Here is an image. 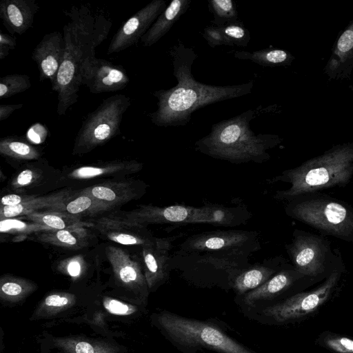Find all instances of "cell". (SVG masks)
Returning a JSON list of instances; mask_svg holds the SVG:
<instances>
[{"label": "cell", "mask_w": 353, "mask_h": 353, "mask_svg": "<svg viewBox=\"0 0 353 353\" xmlns=\"http://www.w3.org/2000/svg\"><path fill=\"white\" fill-rule=\"evenodd\" d=\"M104 306L109 312L116 314H124L129 310L128 305L114 299L105 302Z\"/></svg>", "instance_id": "obj_41"}, {"label": "cell", "mask_w": 353, "mask_h": 353, "mask_svg": "<svg viewBox=\"0 0 353 353\" xmlns=\"http://www.w3.org/2000/svg\"><path fill=\"white\" fill-rule=\"evenodd\" d=\"M65 49L63 34L48 33L34 48L32 58L37 63L39 79H48L52 84L63 61Z\"/></svg>", "instance_id": "obj_17"}, {"label": "cell", "mask_w": 353, "mask_h": 353, "mask_svg": "<svg viewBox=\"0 0 353 353\" xmlns=\"http://www.w3.org/2000/svg\"><path fill=\"white\" fill-rule=\"evenodd\" d=\"M76 353H94L92 346L87 342H79L75 347Z\"/></svg>", "instance_id": "obj_44"}, {"label": "cell", "mask_w": 353, "mask_h": 353, "mask_svg": "<svg viewBox=\"0 0 353 353\" xmlns=\"http://www.w3.org/2000/svg\"><path fill=\"white\" fill-rule=\"evenodd\" d=\"M71 21L65 25V54L52 90L58 94L57 113L65 114L77 102L81 85L80 68L85 57L107 37L111 23L104 16L94 15L84 6L74 8L68 13Z\"/></svg>", "instance_id": "obj_2"}, {"label": "cell", "mask_w": 353, "mask_h": 353, "mask_svg": "<svg viewBox=\"0 0 353 353\" xmlns=\"http://www.w3.org/2000/svg\"><path fill=\"white\" fill-rule=\"evenodd\" d=\"M315 343L334 353H353V339L330 331L321 332Z\"/></svg>", "instance_id": "obj_32"}, {"label": "cell", "mask_w": 353, "mask_h": 353, "mask_svg": "<svg viewBox=\"0 0 353 353\" xmlns=\"http://www.w3.org/2000/svg\"><path fill=\"white\" fill-rule=\"evenodd\" d=\"M1 291L9 296H17L22 292V285L14 281H6L1 287Z\"/></svg>", "instance_id": "obj_40"}, {"label": "cell", "mask_w": 353, "mask_h": 353, "mask_svg": "<svg viewBox=\"0 0 353 353\" xmlns=\"http://www.w3.org/2000/svg\"><path fill=\"white\" fill-rule=\"evenodd\" d=\"M80 78L81 85H85L92 94L121 90L130 81L122 66L97 58L95 52L88 54L83 61Z\"/></svg>", "instance_id": "obj_11"}, {"label": "cell", "mask_w": 353, "mask_h": 353, "mask_svg": "<svg viewBox=\"0 0 353 353\" xmlns=\"http://www.w3.org/2000/svg\"><path fill=\"white\" fill-rule=\"evenodd\" d=\"M141 168V164L135 161H114L100 165H87L74 169L69 177L75 179H89L97 176L134 172Z\"/></svg>", "instance_id": "obj_27"}, {"label": "cell", "mask_w": 353, "mask_h": 353, "mask_svg": "<svg viewBox=\"0 0 353 353\" xmlns=\"http://www.w3.org/2000/svg\"><path fill=\"white\" fill-rule=\"evenodd\" d=\"M164 0H152L123 23L112 37L107 50L110 54L135 45L166 8Z\"/></svg>", "instance_id": "obj_13"}, {"label": "cell", "mask_w": 353, "mask_h": 353, "mask_svg": "<svg viewBox=\"0 0 353 353\" xmlns=\"http://www.w3.org/2000/svg\"><path fill=\"white\" fill-rule=\"evenodd\" d=\"M349 88L352 92V94L353 96V83L349 86Z\"/></svg>", "instance_id": "obj_45"}, {"label": "cell", "mask_w": 353, "mask_h": 353, "mask_svg": "<svg viewBox=\"0 0 353 353\" xmlns=\"http://www.w3.org/2000/svg\"><path fill=\"white\" fill-rule=\"evenodd\" d=\"M208 204L201 207L173 205L165 207L141 205L124 214V216L140 225L208 223Z\"/></svg>", "instance_id": "obj_12"}, {"label": "cell", "mask_w": 353, "mask_h": 353, "mask_svg": "<svg viewBox=\"0 0 353 353\" xmlns=\"http://www.w3.org/2000/svg\"><path fill=\"white\" fill-rule=\"evenodd\" d=\"M63 265H65V269L68 273L71 276L75 277L79 276L81 273L83 262L80 258L74 257L66 261Z\"/></svg>", "instance_id": "obj_39"}, {"label": "cell", "mask_w": 353, "mask_h": 353, "mask_svg": "<svg viewBox=\"0 0 353 353\" xmlns=\"http://www.w3.org/2000/svg\"><path fill=\"white\" fill-rule=\"evenodd\" d=\"M190 3L191 0L172 1L141 37V44L150 47L159 41L186 12Z\"/></svg>", "instance_id": "obj_20"}, {"label": "cell", "mask_w": 353, "mask_h": 353, "mask_svg": "<svg viewBox=\"0 0 353 353\" xmlns=\"http://www.w3.org/2000/svg\"><path fill=\"white\" fill-rule=\"evenodd\" d=\"M96 227L109 241L125 245H145L156 239L140 225L123 216L110 214L99 219Z\"/></svg>", "instance_id": "obj_15"}, {"label": "cell", "mask_w": 353, "mask_h": 353, "mask_svg": "<svg viewBox=\"0 0 353 353\" xmlns=\"http://www.w3.org/2000/svg\"><path fill=\"white\" fill-rule=\"evenodd\" d=\"M353 71V19L337 36L323 74L330 80L350 79Z\"/></svg>", "instance_id": "obj_18"}, {"label": "cell", "mask_w": 353, "mask_h": 353, "mask_svg": "<svg viewBox=\"0 0 353 353\" xmlns=\"http://www.w3.org/2000/svg\"><path fill=\"white\" fill-rule=\"evenodd\" d=\"M111 209L137 196V190L127 182H107L97 184L81 191Z\"/></svg>", "instance_id": "obj_21"}, {"label": "cell", "mask_w": 353, "mask_h": 353, "mask_svg": "<svg viewBox=\"0 0 353 353\" xmlns=\"http://www.w3.org/2000/svg\"><path fill=\"white\" fill-rule=\"evenodd\" d=\"M325 240L312 233L294 230L291 243L286 245L294 269L305 277L323 274L331 255Z\"/></svg>", "instance_id": "obj_10"}, {"label": "cell", "mask_w": 353, "mask_h": 353, "mask_svg": "<svg viewBox=\"0 0 353 353\" xmlns=\"http://www.w3.org/2000/svg\"><path fill=\"white\" fill-rule=\"evenodd\" d=\"M105 252L114 274L123 283L144 284L145 277L139 261L117 247L108 246Z\"/></svg>", "instance_id": "obj_22"}, {"label": "cell", "mask_w": 353, "mask_h": 353, "mask_svg": "<svg viewBox=\"0 0 353 353\" xmlns=\"http://www.w3.org/2000/svg\"><path fill=\"white\" fill-rule=\"evenodd\" d=\"M256 112L248 110L213 124L209 134L196 141L195 150L232 163L268 161L270 156L267 150L279 145L283 139L273 134H255L250 123Z\"/></svg>", "instance_id": "obj_3"}, {"label": "cell", "mask_w": 353, "mask_h": 353, "mask_svg": "<svg viewBox=\"0 0 353 353\" xmlns=\"http://www.w3.org/2000/svg\"><path fill=\"white\" fill-rule=\"evenodd\" d=\"M352 177L353 142L339 143L273 178L272 182L290 185L288 189L276 191L274 197L290 201L323 189L345 185Z\"/></svg>", "instance_id": "obj_4"}, {"label": "cell", "mask_w": 353, "mask_h": 353, "mask_svg": "<svg viewBox=\"0 0 353 353\" xmlns=\"http://www.w3.org/2000/svg\"><path fill=\"white\" fill-rule=\"evenodd\" d=\"M157 325L165 337L182 353L203 349L218 353H257L232 337L214 320H200L163 311L157 315Z\"/></svg>", "instance_id": "obj_5"}, {"label": "cell", "mask_w": 353, "mask_h": 353, "mask_svg": "<svg viewBox=\"0 0 353 353\" xmlns=\"http://www.w3.org/2000/svg\"><path fill=\"white\" fill-rule=\"evenodd\" d=\"M303 277L294 268L278 271L256 289L241 296H235L234 302L239 310L276 303L283 300L282 296Z\"/></svg>", "instance_id": "obj_14"}, {"label": "cell", "mask_w": 353, "mask_h": 353, "mask_svg": "<svg viewBox=\"0 0 353 353\" xmlns=\"http://www.w3.org/2000/svg\"><path fill=\"white\" fill-rule=\"evenodd\" d=\"M17 46L16 39L7 33H0V60L2 61Z\"/></svg>", "instance_id": "obj_37"}, {"label": "cell", "mask_w": 353, "mask_h": 353, "mask_svg": "<svg viewBox=\"0 0 353 353\" xmlns=\"http://www.w3.org/2000/svg\"><path fill=\"white\" fill-rule=\"evenodd\" d=\"M72 216L94 214L110 210L88 194L80 192L77 196H70L63 202L48 209Z\"/></svg>", "instance_id": "obj_26"}, {"label": "cell", "mask_w": 353, "mask_h": 353, "mask_svg": "<svg viewBox=\"0 0 353 353\" xmlns=\"http://www.w3.org/2000/svg\"><path fill=\"white\" fill-rule=\"evenodd\" d=\"M39 8L34 0H1L0 19L11 34L21 35L32 26Z\"/></svg>", "instance_id": "obj_19"}, {"label": "cell", "mask_w": 353, "mask_h": 353, "mask_svg": "<svg viewBox=\"0 0 353 353\" xmlns=\"http://www.w3.org/2000/svg\"><path fill=\"white\" fill-rule=\"evenodd\" d=\"M24 216L37 225L46 227L49 230L81 226L80 216L65 214L49 210L34 212Z\"/></svg>", "instance_id": "obj_29"}, {"label": "cell", "mask_w": 353, "mask_h": 353, "mask_svg": "<svg viewBox=\"0 0 353 353\" xmlns=\"http://www.w3.org/2000/svg\"><path fill=\"white\" fill-rule=\"evenodd\" d=\"M22 103L18 104H6L0 105V121L8 119L15 110L23 107Z\"/></svg>", "instance_id": "obj_42"}, {"label": "cell", "mask_w": 353, "mask_h": 353, "mask_svg": "<svg viewBox=\"0 0 353 353\" xmlns=\"http://www.w3.org/2000/svg\"><path fill=\"white\" fill-rule=\"evenodd\" d=\"M286 214L328 235L353 241V210L325 198L294 199L287 205Z\"/></svg>", "instance_id": "obj_7"}, {"label": "cell", "mask_w": 353, "mask_h": 353, "mask_svg": "<svg viewBox=\"0 0 353 353\" xmlns=\"http://www.w3.org/2000/svg\"><path fill=\"white\" fill-rule=\"evenodd\" d=\"M1 154L19 160L37 159L40 151L23 139L17 137H6L0 141Z\"/></svg>", "instance_id": "obj_30"}, {"label": "cell", "mask_w": 353, "mask_h": 353, "mask_svg": "<svg viewBox=\"0 0 353 353\" xmlns=\"http://www.w3.org/2000/svg\"><path fill=\"white\" fill-rule=\"evenodd\" d=\"M276 272L275 268L265 263L245 268L233 279L232 290L236 296L243 295L264 284Z\"/></svg>", "instance_id": "obj_23"}, {"label": "cell", "mask_w": 353, "mask_h": 353, "mask_svg": "<svg viewBox=\"0 0 353 353\" xmlns=\"http://www.w3.org/2000/svg\"><path fill=\"white\" fill-rule=\"evenodd\" d=\"M35 195H18L15 194H10L3 196L1 200V207L3 206H13L26 201H30L33 199Z\"/></svg>", "instance_id": "obj_38"}, {"label": "cell", "mask_w": 353, "mask_h": 353, "mask_svg": "<svg viewBox=\"0 0 353 353\" xmlns=\"http://www.w3.org/2000/svg\"><path fill=\"white\" fill-rule=\"evenodd\" d=\"M88 232L81 226L46 230L37 235L43 243L70 249H79L88 243Z\"/></svg>", "instance_id": "obj_25"}, {"label": "cell", "mask_w": 353, "mask_h": 353, "mask_svg": "<svg viewBox=\"0 0 353 353\" xmlns=\"http://www.w3.org/2000/svg\"><path fill=\"white\" fill-rule=\"evenodd\" d=\"M208 9L214 17L212 25L223 26L238 21V12L232 0H209Z\"/></svg>", "instance_id": "obj_31"}, {"label": "cell", "mask_w": 353, "mask_h": 353, "mask_svg": "<svg viewBox=\"0 0 353 353\" xmlns=\"http://www.w3.org/2000/svg\"><path fill=\"white\" fill-rule=\"evenodd\" d=\"M38 174L34 170L26 169L22 170L13 180L11 185L14 188H21L32 184L37 179Z\"/></svg>", "instance_id": "obj_36"}, {"label": "cell", "mask_w": 353, "mask_h": 353, "mask_svg": "<svg viewBox=\"0 0 353 353\" xmlns=\"http://www.w3.org/2000/svg\"><path fill=\"white\" fill-rule=\"evenodd\" d=\"M259 245L256 232L244 230H216L194 234L181 245V251L190 254L203 253L235 261L256 250Z\"/></svg>", "instance_id": "obj_9"}, {"label": "cell", "mask_w": 353, "mask_h": 353, "mask_svg": "<svg viewBox=\"0 0 353 353\" xmlns=\"http://www.w3.org/2000/svg\"><path fill=\"white\" fill-rule=\"evenodd\" d=\"M45 303L49 306H62L68 303V298L59 295L53 294L46 299Z\"/></svg>", "instance_id": "obj_43"}, {"label": "cell", "mask_w": 353, "mask_h": 353, "mask_svg": "<svg viewBox=\"0 0 353 353\" xmlns=\"http://www.w3.org/2000/svg\"><path fill=\"white\" fill-rule=\"evenodd\" d=\"M219 27L223 34L226 46L245 47L250 41L249 30L240 21Z\"/></svg>", "instance_id": "obj_34"}, {"label": "cell", "mask_w": 353, "mask_h": 353, "mask_svg": "<svg viewBox=\"0 0 353 353\" xmlns=\"http://www.w3.org/2000/svg\"><path fill=\"white\" fill-rule=\"evenodd\" d=\"M31 86L29 76L26 74H12L0 79V97L8 98L21 93Z\"/></svg>", "instance_id": "obj_33"}, {"label": "cell", "mask_w": 353, "mask_h": 353, "mask_svg": "<svg viewBox=\"0 0 353 353\" xmlns=\"http://www.w3.org/2000/svg\"><path fill=\"white\" fill-rule=\"evenodd\" d=\"M70 196L68 191H61L50 195L34 196L30 201L17 205L1 207V221L21 215L25 216L43 208L49 209L63 202Z\"/></svg>", "instance_id": "obj_24"}, {"label": "cell", "mask_w": 353, "mask_h": 353, "mask_svg": "<svg viewBox=\"0 0 353 353\" xmlns=\"http://www.w3.org/2000/svg\"><path fill=\"white\" fill-rule=\"evenodd\" d=\"M234 57L241 60H249L263 67L288 66L295 57L283 49L266 48L254 52L236 51Z\"/></svg>", "instance_id": "obj_28"}, {"label": "cell", "mask_w": 353, "mask_h": 353, "mask_svg": "<svg viewBox=\"0 0 353 353\" xmlns=\"http://www.w3.org/2000/svg\"><path fill=\"white\" fill-rule=\"evenodd\" d=\"M341 272L334 269L317 288L297 293L274 303L241 309L248 319L262 325H281L301 320L321 307L338 286Z\"/></svg>", "instance_id": "obj_6"}, {"label": "cell", "mask_w": 353, "mask_h": 353, "mask_svg": "<svg viewBox=\"0 0 353 353\" xmlns=\"http://www.w3.org/2000/svg\"><path fill=\"white\" fill-rule=\"evenodd\" d=\"M175 238H156L154 242L141 247L143 269L151 288L163 283L169 277L172 261L170 251Z\"/></svg>", "instance_id": "obj_16"}, {"label": "cell", "mask_w": 353, "mask_h": 353, "mask_svg": "<svg viewBox=\"0 0 353 353\" xmlns=\"http://www.w3.org/2000/svg\"><path fill=\"white\" fill-rule=\"evenodd\" d=\"M130 105V99L125 94H114L104 99L83 121L75 139L73 153L88 152L117 136Z\"/></svg>", "instance_id": "obj_8"}, {"label": "cell", "mask_w": 353, "mask_h": 353, "mask_svg": "<svg viewBox=\"0 0 353 353\" xmlns=\"http://www.w3.org/2000/svg\"><path fill=\"white\" fill-rule=\"evenodd\" d=\"M170 55L177 84L152 94L157 99V108L150 117L152 123L158 127L184 126L190 121L192 112L198 109L252 92L253 81L225 86L197 81L192 74V66L197 55L179 40L170 48Z\"/></svg>", "instance_id": "obj_1"}, {"label": "cell", "mask_w": 353, "mask_h": 353, "mask_svg": "<svg viewBox=\"0 0 353 353\" xmlns=\"http://www.w3.org/2000/svg\"><path fill=\"white\" fill-rule=\"evenodd\" d=\"M202 37L212 48L226 46L223 34L219 26L211 25L205 27L202 33Z\"/></svg>", "instance_id": "obj_35"}]
</instances>
